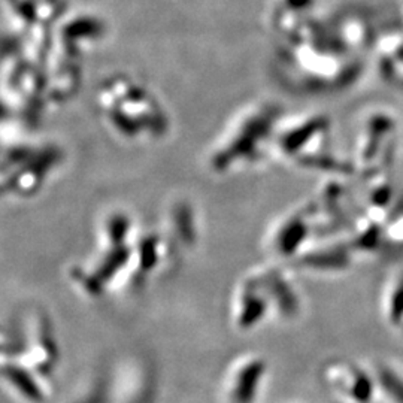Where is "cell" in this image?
<instances>
[{"label": "cell", "instance_id": "cell-1", "mask_svg": "<svg viewBox=\"0 0 403 403\" xmlns=\"http://www.w3.org/2000/svg\"><path fill=\"white\" fill-rule=\"evenodd\" d=\"M261 373V364L254 363L248 366L242 375H241V381L237 384L236 388V395H237V400L241 403H245L249 400V397H253V395L256 393V385L259 383V376Z\"/></svg>", "mask_w": 403, "mask_h": 403}, {"label": "cell", "instance_id": "cell-2", "mask_svg": "<svg viewBox=\"0 0 403 403\" xmlns=\"http://www.w3.org/2000/svg\"><path fill=\"white\" fill-rule=\"evenodd\" d=\"M381 384L385 387L387 392L392 395L399 403H403V381L397 375L390 372L387 369H383L380 372Z\"/></svg>", "mask_w": 403, "mask_h": 403}, {"label": "cell", "instance_id": "cell-3", "mask_svg": "<svg viewBox=\"0 0 403 403\" xmlns=\"http://www.w3.org/2000/svg\"><path fill=\"white\" fill-rule=\"evenodd\" d=\"M11 378H14L16 384L23 390V393H26L30 397H39V392H37V388H35V385L30 383V378L27 375L11 371Z\"/></svg>", "mask_w": 403, "mask_h": 403}, {"label": "cell", "instance_id": "cell-4", "mask_svg": "<svg viewBox=\"0 0 403 403\" xmlns=\"http://www.w3.org/2000/svg\"><path fill=\"white\" fill-rule=\"evenodd\" d=\"M371 395H372L371 383L368 381L366 376L359 373V378L356 380V387H354V396L361 402H366Z\"/></svg>", "mask_w": 403, "mask_h": 403}, {"label": "cell", "instance_id": "cell-5", "mask_svg": "<svg viewBox=\"0 0 403 403\" xmlns=\"http://www.w3.org/2000/svg\"><path fill=\"white\" fill-rule=\"evenodd\" d=\"M402 317H403V285L397 290L396 297H395L393 305H392V318H393V321H400Z\"/></svg>", "mask_w": 403, "mask_h": 403}]
</instances>
